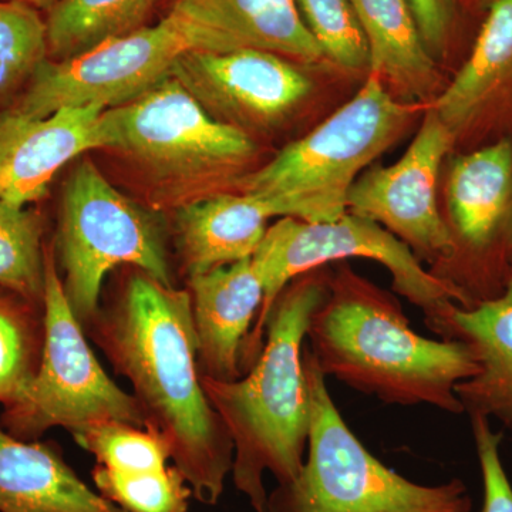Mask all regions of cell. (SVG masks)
<instances>
[{
    "label": "cell",
    "mask_w": 512,
    "mask_h": 512,
    "mask_svg": "<svg viewBox=\"0 0 512 512\" xmlns=\"http://www.w3.org/2000/svg\"><path fill=\"white\" fill-rule=\"evenodd\" d=\"M74 441L119 473H158L167 468L171 448L160 433L126 423H97L73 431Z\"/></svg>",
    "instance_id": "484cf974"
},
{
    "label": "cell",
    "mask_w": 512,
    "mask_h": 512,
    "mask_svg": "<svg viewBox=\"0 0 512 512\" xmlns=\"http://www.w3.org/2000/svg\"><path fill=\"white\" fill-rule=\"evenodd\" d=\"M365 33L370 74L400 90L409 100L433 94L436 60L424 45L419 25L407 0H350Z\"/></svg>",
    "instance_id": "ffe728a7"
},
{
    "label": "cell",
    "mask_w": 512,
    "mask_h": 512,
    "mask_svg": "<svg viewBox=\"0 0 512 512\" xmlns=\"http://www.w3.org/2000/svg\"><path fill=\"white\" fill-rule=\"evenodd\" d=\"M448 228L454 254L487 264L498 248L512 251V144L501 140L467 156L451 167L447 185ZM443 265V266H446Z\"/></svg>",
    "instance_id": "9a60e30c"
},
{
    "label": "cell",
    "mask_w": 512,
    "mask_h": 512,
    "mask_svg": "<svg viewBox=\"0 0 512 512\" xmlns=\"http://www.w3.org/2000/svg\"><path fill=\"white\" fill-rule=\"evenodd\" d=\"M185 50H190L187 39L165 16L157 25L107 40L70 59H46L8 109L30 117L49 116L64 107L116 109L161 82Z\"/></svg>",
    "instance_id": "30bf717a"
},
{
    "label": "cell",
    "mask_w": 512,
    "mask_h": 512,
    "mask_svg": "<svg viewBox=\"0 0 512 512\" xmlns=\"http://www.w3.org/2000/svg\"><path fill=\"white\" fill-rule=\"evenodd\" d=\"M103 124L107 148L170 190L237 173L256 150L248 133L215 120L170 74L136 100L104 111Z\"/></svg>",
    "instance_id": "9c48e42d"
},
{
    "label": "cell",
    "mask_w": 512,
    "mask_h": 512,
    "mask_svg": "<svg viewBox=\"0 0 512 512\" xmlns=\"http://www.w3.org/2000/svg\"><path fill=\"white\" fill-rule=\"evenodd\" d=\"M417 107L387 92L370 74L353 99L293 141L264 167L241 178V191L264 202L272 217L332 222L348 214L350 190L367 165L409 126Z\"/></svg>",
    "instance_id": "277c9868"
},
{
    "label": "cell",
    "mask_w": 512,
    "mask_h": 512,
    "mask_svg": "<svg viewBox=\"0 0 512 512\" xmlns=\"http://www.w3.org/2000/svg\"><path fill=\"white\" fill-rule=\"evenodd\" d=\"M349 258L382 264L392 274L394 291L423 311L427 326L436 335L453 340L451 313L456 306L470 308L467 299L456 286L427 271L412 249L392 232L350 212L332 222L285 217L266 229L251 258L264 285V303L242 352L245 375L264 349L266 319L286 286L306 272Z\"/></svg>",
    "instance_id": "8992f818"
},
{
    "label": "cell",
    "mask_w": 512,
    "mask_h": 512,
    "mask_svg": "<svg viewBox=\"0 0 512 512\" xmlns=\"http://www.w3.org/2000/svg\"><path fill=\"white\" fill-rule=\"evenodd\" d=\"M124 272L84 333L133 386L146 429L168 441L192 497L215 505L232 471L234 441L202 389L190 292L134 266Z\"/></svg>",
    "instance_id": "6da1fadb"
},
{
    "label": "cell",
    "mask_w": 512,
    "mask_h": 512,
    "mask_svg": "<svg viewBox=\"0 0 512 512\" xmlns=\"http://www.w3.org/2000/svg\"><path fill=\"white\" fill-rule=\"evenodd\" d=\"M45 312L42 306L0 288V404L18 400L42 362Z\"/></svg>",
    "instance_id": "603a6c76"
},
{
    "label": "cell",
    "mask_w": 512,
    "mask_h": 512,
    "mask_svg": "<svg viewBox=\"0 0 512 512\" xmlns=\"http://www.w3.org/2000/svg\"><path fill=\"white\" fill-rule=\"evenodd\" d=\"M47 59L46 20L40 10L0 0V106L8 109Z\"/></svg>",
    "instance_id": "d4e9b609"
},
{
    "label": "cell",
    "mask_w": 512,
    "mask_h": 512,
    "mask_svg": "<svg viewBox=\"0 0 512 512\" xmlns=\"http://www.w3.org/2000/svg\"><path fill=\"white\" fill-rule=\"evenodd\" d=\"M45 346L32 382L0 414V427L16 439L39 440L47 430L70 433L97 423H126L146 429L133 394L120 389L87 343L57 272L53 244L45 245Z\"/></svg>",
    "instance_id": "ba28073f"
},
{
    "label": "cell",
    "mask_w": 512,
    "mask_h": 512,
    "mask_svg": "<svg viewBox=\"0 0 512 512\" xmlns=\"http://www.w3.org/2000/svg\"><path fill=\"white\" fill-rule=\"evenodd\" d=\"M323 57L350 72L370 67L369 46L350 0H296Z\"/></svg>",
    "instance_id": "83f0119b"
},
{
    "label": "cell",
    "mask_w": 512,
    "mask_h": 512,
    "mask_svg": "<svg viewBox=\"0 0 512 512\" xmlns=\"http://www.w3.org/2000/svg\"><path fill=\"white\" fill-rule=\"evenodd\" d=\"M187 284L200 375L217 382L242 379V352L264 303V285L252 259L192 276Z\"/></svg>",
    "instance_id": "2e32d148"
},
{
    "label": "cell",
    "mask_w": 512,
    "mask_h": 512,
    "mask_svg": "<svg viewBox=\"0 0 512 512\" xmlns=\"http://www.w3.org/2000/svg\"><path fill=\"white\" fill-rule=\"evenodd\" d=\"M424 45L436 59L443 55L453 30L456 0H407Z\"/></svg>",
    "instance_id": "f546056e"
},
{
    "label": "cell",
    "mask_w": 512,
    "mask_h": 512,
    "mask_svg": "<svg viewBox=\"0 0 512 512\" xmlns=\"http://www.w3.org/2000/svg\"><path fill=\"white\" fill-rule=\"evenodd\" d=\"M167 16L190 50L218 53L249 47L303 63L323 59L296 0H173Z\"/></svg>",
    "instance_id": "5bb4252c"
},
{
    "label": "cell",
    "mask_w": 512,
    "mask_h": 512,
    "mask_svg": "<svg viewBox=\"0 0 512 512\" xmlns=\"http://www.w3.org/2000/svg\"><path fill=\"white\" fill-rule=\"evenodd\" d=\"M451 339L476 353L477 375L456 386L464 412L501 421L512 430V275L504 291L471 308L451 313Z\"/></svg>",
    "instance_id": "d6986e66"
},
{
    "label": "cell",
    "mask_w": 512,
    "mask_h": 512,
    "mask_svg": "<svg viewBox=\"0 0 512 512\" xmlns=\"http://www.w3.org/2000/svg\"><path fill=\"white\" fill-rule=\"evenodd\" d=\"M104 109L64 107L45 117L0 110V202L26 207L45 198L60 170L107 148Z\"/></svg>",
    "instance_id": "4fadbf2b"
},
{
    "label": "cell",
    "mask_w": 512,
    "mask_h": 512,
    "mask_svg": "<svg viewBox=\"0 0 512 512\" xmlns=\"http://www.w3.org/2000/svg\"><path fill=\"white\" fill-rule=\"evenodd\" d=\"M454 136L429 110L420 130L397 163L373 167L350 190L348 212L392 232L417 258L446 265L454 239L437 201L441 163Z\"/></svg>",
    "instance_id": "8fae6325"
},
{
    "label": "cell",
    "mask_w": 512,
    "mask_h": 512,
    "mask_svg": "<svg viewBox=\"0 0 512 512\" xmlns=\"http://www.w3.org/2000/svg\"><path fill=\"white\" fill-rule=\"evenodd\" d=\"M269 218L264 202L245 192L181 204L174 218V241L187 279L252 258Z\"/></svg>",
    "instance_id": "e0dca14e"
},
{
    "label": "cell",
    "mask_w": 512,
    "mask_h": 512,
    "mask_svg": "<svg viewBox=\"0 0 512 512\" xmlns=\"http://www.w3.org/2000/svg\"><path fill=\"white\" fill-rule=\"evenodd\" d=\"M52 244L82 326L99 311L107 278L117 269L134 266L174 286L163 222L121 194L93 161H80L64 185Z\"/></svg>",
    "instance_id": "52a82bcc"
},
{
    "label": "cell",
    "mask_w": 512,
    "mask_h": 512,
    "mask_svg": "<svg viewBox=\"0 0 512 512\" xmlns=\"http://www.w3.org/2000/svg\"><path fill=\"white\" fill-rule=\"evenodd\" d=\"M311 393L308 456L301 473L268 494L266 512H470L466 484L420 485L384 466L340 416L326 377L303 352Z\"/></svg>",
    "instance_id": "5b68a950"
},
{
    "label": "cell",
    "mask_w": 512,
    "mask_h": 512,
    "mask_svg": "<svg viewBox=\"0 0 512 512\" xmlns=\"http://www.w3.org/2000/svg\"><path fill=\"white\" fill-rule=\"evenodd\" d=\"M306 338L323 376L387 404L464 413L456 386L480 369L467 342L423 338L392 296L349 269L330 279Z\"/></svg>",
    "instance_id": "3957f363"
},
{
    "label": "cell",
    "mask_w": 512,
    "mask_h": 512,
    "mask_svg": "<svg viewBox=\"0 0 512 512\" xmlns=\"http://www.w3.org/2000/svg\"><path fill=\"white\" fill-rule=\"evenodd\" d=\"M97 491L124 512H187L191 488L177 468L158 473H119L97 464Z\"/></svg>",
    "instance_id": "4316f807"
},
{
    "label": "cell",
    "mask_w": 512,
    "mask_h": 512,
    "mask_svg": "<svg viewBox=\"0 0 512 512\" xmlns=\"http://www.w3.org/2000/svg\"><path fill=\"white\" fill-rule=\"evenodd\" d=\"M157 0H59L47 10V59H70L144 28Z\"/></svg>",
    "instance_id": "7402d4cb"
},
{
    "label": "cell",
    "mask_w": 512,
    "mask_h": 512,
    "mask_svg": "<svg viewBox=\"0 0 512 512\" xmlns=\"http://www.w3.org/2000/svg\"><path fill=\"white\" fill-rule=\"evenodd\" d=\"M15 2L26 3V5L33 6L37 10H49L53 5H56L59 0H15Z\"/></svg>",
    "instance_id": "4dcf8cb0"
},
{
    "label": "cell",
    "mask_w": 512,
    "mask_h": 512,
    "mask_svg": "<svg viewBox=\"0 0 512 512\" xmlns=\"http://www.w3.org/2000/svg\"><path fill=\"white\" fill-rule=\"evenodd\" d=\"M322 268L293 279L278 296L266 319L264 349L247 376L235 382L201 376L202 389L234 441L235 488L255 512H266V473L278 484L289 483L305 463L311 393L303 340L329 293Z\"/></svg>",
    "instance_id": "7a4b0ae2"
},
{
    "label": "cell",
    "mask_w": 512,
    "mask_h": 512,
    "mask_svg": "<svg viewBox=\"0 0 512 512\" xmlns=\"http://www.w3.org/2000/svg\"><path fill=\"white\" fill-rule=\"evenodd\" d=\"M45 218L0 202V288L42 306L45 301Z\"/></svg>",
    "instance_id": "cb8c5ba5"
},
{
    "label": "cell",
    "mask_w": 512,
    "mask_h": 512,
    "mask_svg": "<svg viewBox=\"0 0 512 512\" xmlns=\"http://www.w3.org/2000/svg\"><path fill=\"white\" fill-rule=\"evenodd\" d=\"M168 74L215 120L245 133L281 123L312 93L311 79L284 56L249 47L185 50Z\"/></svg>",
    "instance_id": "7c38bea8"
},
{
    "label": "cell",
    "mask_w": 512,
    "mask_h": 512,
    "mask_svg": "<svg viewBox=\"0 0 512 512\" xmlns=\"http://www.w3.org/2000/svg\"><path fill=\"white\" fill-rule=\"evenodd\" d=\"M0 512H124L64 461L53 441H23L0 427Z\"/></svg>",
    "instance_id": "ac0fdd59"
},
{
    "label": "cell",
    "mask_w": 512,
    "mask_h": 512,
    "mask_svg": "<svg viewBox=\"0 0 512 512\" xmlns=\"http://www.w3.org/2000/svg\"><path fill=\"white\" fill-rule=\"evenodd\" d=\"M484 484L481 512H512V487L500 456L503 434L491 429L490 419L471 417Z\"/></svg>",
    "instance_id": "f1b7e54d"
},
{
    "label": "cell",
    "mask_w": 512,
    "mask_h": 512,
    "mask_svg": "<svg viewBox=\"0 0 512 512\" xmlns=\"http://www.w3.org/2000/svg\"><path fill=\"white\" fill-rule=\"evenodd\" d=\"M512 76V0H493L470 57L431 110L457 136Z\"/></svg>",
    "instance_id": "44dd1931"
}]
</instances>
